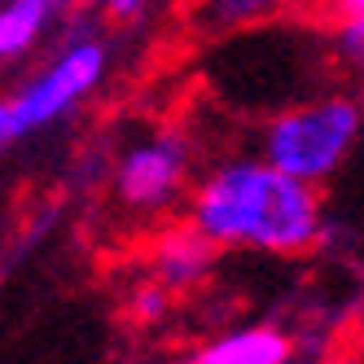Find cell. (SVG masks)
<instances>
[{"instance_id": "obj_5", "label": "cell", "mask_w": 364, "mask_h": 364, "mask_svg": "<svg viewBox=\"0 0 364 364\" xmlns=\"http://www.w3.org/2000/svg\"><path fill=\"white\" fill-rule=\"evenodd\" d=\"M285 360H290V338L281 329L255 325V329H237L206 343L189 364H285Z\"/></svg>"}, {"instance_id": "obj_2", "label": "cell", "mask_w": 364, "mask_h": 364, "mask_svg": "<svg viewBox=\"0 0 364 364\" xmlns=\"http://www.w3.org/2000/svg\"><path fill=\"white\" fill-rule=\"evenodd\" d=\"M355 136H360V106L333 97V101H316V106L281 114L268 127L264 159L277 163L281 171L307 180V185H316L347 159Z\"/></svg>"}, {"instance_id": "obj_4", "label": "cell", "mask_w": 364, "mask_h": 364, "mask_svg": "<svg viewBox=\"0 0 364 364\" xmlns=\"http://www.w3.org/2000/svg\"><path fill=\"white\" fill-rule=\"evenodd\" d=\"M185 167H189V149L171 136L136 145L119 167V193L132 206H163L180 189Z\"/></svg>"}, {"instance_id": "obj_1", "label": "cell", "mask_w": 364, "mask_h": 364, "mask_svg": "<svg viewBox=\"0 0 364 364\" xmlns=\"http://www.w3.org/2000/svg\"><path fill=\"white\" fill-rule=\"evenodd\" d=\"M193 228L215 246L299 255L321 237V202L307 180L277 163H228L193 198Z\"/></svg>"}, {"instance_id": "obj_3", "label": "cell", "mask_w": 364, "mask_h": 364, "mask_svg": "<svg viewBox=\"0 0 364 364\" xmlns=\"http://www.w3.org/2000/svg\"><path fill=\"white\" fill-rule=\"evenodd\" d=\"M106 70V48L101 44H75L70 53H62L53 66H48L36 84H27L9 106H14V123H18V136L22 132H36V127L62 119L80 97H88Z\"/></svg>"}, {"instance_id": "obj_11", "label": "cell", "mask_w": 364, "mask_h": 364, "mask_svg": "<svg viewBox=\"0 0 364 364\" xmlns=\"http://www.w3.org/2000/svg\"><path fill=\"white\" fill-rule=\"evenodd\" d=\"M18 136V123H14V106L9 101H0V149H5V141Z\"/></svg>"}, {"instance_id": "obj_8", "label": "cell", "mask_w": 364, "mask_h": 364, "mask_svg": "<svg viewBox=\"0 0 364 364\" xmlns=\"http://www.w3.org/2000/svg\"><path fill=\"white\" fill-rule=\"evenodd\" d=\"M272 0H206V18L211 27H242V22H255L268 14Z\"/></svg>"}, {"instance_id": "obj_6", "label": "cell", "mask_w": 364, "mask_h": 364, "mask_svg": "<svg viewBox=\"0 0 364 364\" xmlns=\"http://www.w3.org/2000/svg\"><path fill=\"white\" fill-rule=\"evenodd\" d=\"M211 255H215V242L206 237L202 228L180 232V237L163 242V250H159V272H163L167 285H193L206 268H211Z\"/></svg>"}, {"instance_id": "obj_9", "label": "cell", "mask_w": 364, "mask_h": 364, "mask_svg": "<svg viewBox=\"0 0 364 364\" xmlns=\"http://www.w3.org/2000/svg\"><path fill=\"white\" fill-rule=\"evenodd\" d=\"M338 53H343L355 70H364V14L343 18V31H338Z\"/></svg>"}, {"instance_id": "obj_10", "label": "cell", "mask_w": 364, "mask_h": 364, "mask_svg": "<svg viewBox=\"0 0 364 364\" xmlns=\"http://www.w3.org/2000/svg\"><path fill=\"white\" fill-rule=\"evenodd\" d=\"M163 307H167V290H163V285H145V290L136 294V311H141V316H159Z\"/></svg>"}, {"instance_id": "obj_7", "label": "cell", "mask_w": 364, "mask_h": 364, "mask_svg": "<svg viewBox=\"0 0 364 364\" xmlns=\"http://www.w3.org/2000/svg\"><path fill=\"white\" fill-rule=\"evenodd\" d=\"M48 0H14L0 9V58H14L22 48H31V40L44 27Z\"/></svg>"}, {"instance_id": "obj_13", "label": "cell", "mask_w": 364, "mask_h": 364, "mask_svg": "<svg viewBox=\"0 0 364 364\" xmlns=\"http://www.w3.org/2000/svg\"><path fill=\"white\" fill-rule=\"evenodd\" d=\"M333 9H338V18H355V14H364V0H333Z\"/></svg>"}, {"instance_id": "obj_14", "label": "cell", "mask_w": 364, "mask_h": 364, "mask_svg": "<svg viewBox=\"0 0 364 364\" xmlns=\"http://www.w3.org/2000/svg\"><path fill=\"white\" fill-rule=\"evenodd\" d=\"M281 5H303V0H281Z\"/></svg>"}, {"instance_id": "obj_12", "label": "cell", "mask_w": 364, "mask_h": 364, "mask_svg": "<svg viewBox=\"0 0 364 364\" xmlns=\"http://www.w3.org/2000/svg\"><path fill=\"white\" fill-rule=\"evenodd\" d=\"M141 5H145V0H106V9H110L114 18H132Z\"/></svg>"}]
</instances>
